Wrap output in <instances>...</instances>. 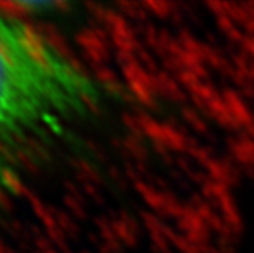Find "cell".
Wrapping results in <instances>:
<instances>
[{"label": "cell", "instance_id": "obj_2", "mask_svg": "<svg viewBox=\"0 0 254 253\" xmlns=\"http://www.w3.org/2000/svg\"><path fill=\"white\" fill-rule=\"evenodd\" d=\"M221 95H223V104H225V115L221 123H225L228 127L245 128V130H248L254 123V115L245 102V99L240 94L233 92V90L221 92Z\"/></svg>", "mask_w": 254, "mask_h": 253}, {"label": "cell", "instance_id": "obj_3", "mask_svg": "<svg viewBox=\"0 0 254 253\" xmlns=\"http://www.w3.org/2000/svg\"><path fill=\"white\" fill-rule=\"evenodd\" d=\"M231 155L236 163L243 166H254V140L250 137H241L231 147Z\"/></svg>", "mask_w": 254, "mask_h": 253}, {"label": "cell", "instance_id": "obj_4", "mask_svg": "<svg viewBox=\"0 0 254 253\" xmlns=\"http://www.w3.org/2000/svg\"><path fill=\"white\" fill-rule=\"evenodd\" d=\"M151 12H153V15H156V17H161V18H166L171 15V8L172 5L169 3H164V2H154L149 5Z\"/></svg>", "mask_w": 254, "mask_h": 253}, {"label": "cell", "instance_id": "obj_1", "mask_svg": "<svg viewBox=\"0 0 254 253\" xmlns=\"http://www.w3.org/2000/svg\"><path fill=\"white\" fill-rule=\"evenodd\" d=\"M97 104L84 69L0 7V194L21 184L75 118Z\"/></svg>", "mask_w": 254, "mask_h": 253}]
</instances>
